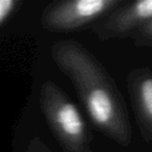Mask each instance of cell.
Segmentation results:
<instances>
[{"label":"cell","instance_id":"7","mask_svg":"<svg viewBox=\"0 0 152 152\" xmlns=\"http://www.w3.org/2000/svg\"><path fill=\"white\" fill-rule=\"evenodd\" d=\"M20 4L18 0H0V26L10 19Z\"/></svg>","mask_w":152,"mask_h":152},{"label":"cell","instance_id":"4","mask_svg":"<svg viewBox=\"0 0 152 152\" xmlns=\"http://www.w3.org/2000/svg\"><path fill=\"white\" fill-rule=\"evenodd\" d=\"M152 19V0L129 2L117 9L103 21L93 26V34L101 41L124 38L134 34Z\"/></svg>","mask_w":152,"mask_h":152},{"label":"cell","instance_id":"2","mask_svg":"<svg viewBox=\"0 0 152 152\" xmlns=\"http://www.w3.org/2000/svg\"><path fill=\"white\" fill-rule=\"evenodd\" d=\"M40 104L48 126L64 152H90L91 137L83 116L64 91L51 80L40 90Z\"/></svg>","mask_w":152,"mask_h":152},{"label":"cell","instance_id":"1","mask_svg":"<svg viewBox=\"0 0 152 152\" xmlns=\"http://www.w3.org/2000/svg\"><path fill=\"white\" fill-rule=\"evenodd\" d=\"M51 56L73 83L93 124L119 145L128 146L132 130L123 97L99 61L74 40L53 44Z\"/></svg>","mask_w":152,"mask_h":152},{"label":"cell","instance_id":"6","mask_svg":"<svg viewBox=\"0 0 152 152\" xmlns=\"http://www.w3.org/2000/svg\"><path fill=\"white\" fill-rule=\"evenodd\" d=\"M133 43L140 47H152V19L133 34Z\"/></svg>","mask_w":152,"mask_h":152},{"label":"cell","instance_id":"3","mask_svg":"<svg viewBox=\"0 0 152 152\" xmlns=\"http://www.w3.org/2000/svg\"><path fill=\"white\" fill-rule=\"evenodd\" d=\"M123 3V0H69L51 3L43 11L41 24L51 32L71 31L114 12Z\"/></svg>","mask_w":152,"mask_h":152},{"label":"cell","instance_id":"8","mask_svg":"<svg viewBox=\"0 0 152 152\" xmlns=\"http://www.w3.org/2000/svg\"><path fill=\"white\" fill-rule=\"evenodd\" d=\"M25 152H52V151L47 146V144L44 143L43 140L36 137H32L29 141Z\"/></svg>","mask_w":152,"mask_h":152},{"label":"cell","instance_id":"5","mask_svg":"<svg viewBox=\"0 0 152 152\" xmlns=\"http://www.w3.org/2000/svg\"><path fill=\"white\" fill-rule=\"evenodd\" d=\"M128 86L141 134L146 142L152 143V72L133 70Z\"/></svg>","mask_w":152,"mask_h":152}]
</instances>
